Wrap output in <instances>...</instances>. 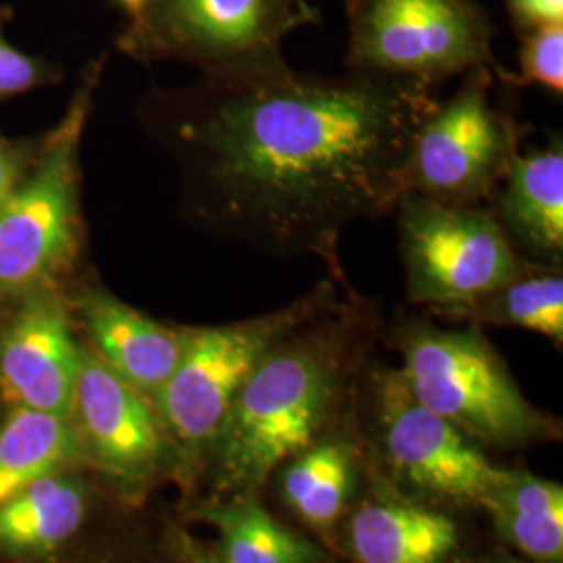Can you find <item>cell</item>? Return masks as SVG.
Here are the masks:
<instances>
[{"mask_svg":"<svg viewBox=\"0 0 563 563\" xmlns=\"http://www.w3.org/2000/svg\"><path fill=\"white\" fill-rule=\"evenodd\" d=\"M434 86L299 71L284 55L155 92L142 123L176 159L181 211L225 241L342 269L344 230L393 213Z\"/></svg>","mask_w":563,"mask_h":563,"instance_id":"1","label":"cell"},{"mask_svg":"<svg viewBox=\"0 0 563 563\" xmlns=\"http://www.w3.org/2000/svg\"><path fill=\"white\" fill-rule=\"evenodd\" d=\"M104 60H95L53 130L38 159L0 207V307L80 274L86 249L81 205V141L101 86Z\"/></svg>","mask_w":563,"mask_h":563,"instance_id":"2","label":"cell"},{"mask_svg":"<svg viewBox=\"0 0 563 563\" xmlns=\"http://www.w3.org/2000/svg\"><path fill=\"white\" fill-rule=\"evenodd\" d=\"M297 330L249 376L218 437L223 478L236 488L262 484L278 463L313 443L339 395L346 363L342 330Z\"/></svg>","mask_w":563,"mask_h":563,"instance_id":"3","label":"cell"},{"mask_svg":"<svg viewBox=\"0 0 563 563\" xmlns=\"http://www.w3.org/2000/svg\"><path fill=\"white\" fill-rule=\"evenodd\" d=\"M397 342L399 372L411 395L470 439L514 444L549 430L478 325L443 330L411 323Z\"/></svg>","mask_w":563,"mask_h":563,"instance_id":"4","label":"cell"},{"mask_svg":"<svg viewBox=\"0 0 563 563\" xmlns=\"http://www.w3.org/2000/svg\"><path fill=\"white\" fill-rule=\"evenodd\" d=\"M334 282H322L299 301L255 320L181 328L180 360L155 399L172 434L186 444L216 441L249 376L288 332L332 302Z\"/></svg>","mask_w":563,"mask_h":563,"instance_id":"5","label":"cell"},{"mask_svg":"<svg viewBox=\"0 0 563 563\" xmlns=\"http://www.w3.org/2000/svg\"><path fill=\"white\" fill-rule=\"evenodd\" d=\"M346 67L437 86L497 69L493 23L478 0H349Z\"/></svg>","mask_w":563,"mask_h":563,"instance_id":"6","label":"cell"},{"mask_svg":"<svg viewBox=\"0 0 563 563\" xmlns=\"http://www.w3.org/2000/svg\"><path fill=\"white\" fill-rule=\"evenodd\" d=\"M322 13L313 0H151L118 48L142 63L180 60L201 74L282 55V42Z\"/></svg>","mask_w":563,"mask_h":563,"instance_id":"7","label":"cell"},{"mask_svg":"<svg viewBox=\"0 0 563 563\" xmlns=\"http://www.w3.org/2000/svg\"><path fill=\"white\" fill-rule=\"evenodd\" d=\"M497 69L463 74L457 92L428 113L409 151L405 195L455 207L495 197L520 153L518 123L493 102Z\"/></svg>","mask_w":563,"mask_h":563,"instance_id":"8","label":"cell"},{"mask_svg":"<svg viewBox=\"0 0 563 563\" xmlns=\"http://www.w3.org/2000/svg\"><path fill=\"white\" fill-rule=\"evenodd\" d=\"M409 299L451 311L541 267L522 260L483 207L402 195L395 207Z\"/></svg>","mask_w":563,"mask_h":563,"instance_id":"9","label":"cell"},{"mask_svg":"<svg viewBox=\"0 0 563 563\" xmlns=\"http://www.w3.org/2000/svg\"><path fill=\"white\" fill-rule=\"evenodd\" d=\"M67 286L4 305L0 395L11 407L71 418L81 346L74 336Z\"/></svg>","mask_w":563,"mask_h":563,"instance_id":"10","label":"cell"},{"mask_svg":"<svg viewBox=\"0 0 563 563\" xmlns=\"http://www.w3.org/2000/svg\"><path fill=\"white\" fill-rule=\"evenodd\" d=\"M378 405L390 460L420 488L483 505L511 476L488 462L457 426L423 407L401 372L380 376Z\"/></svg>","mask_w":563,"mask_h":563,"instance_id":"11","label":"cell"},{"mask_svg":"<svg viewBox=\"0 0 563 563\" xmlns=\"http://www.w3.org/2000/svg\"><path fill=\"white\" fill-rule=\"evenodd\" d=\"M71 418L99 462L120 476H142L162 457L155 401L125 383L90 346H81Z\"/></svg>","mask_w":563,"mask_h":563,"instance_id":"12","label":"cell"},{"mask_svg":"<svg viewBox=\"0 0 563 563\" xmlns=\"http://www.w3.org/2000/svg\"><path fill=\"white\" fill-rule=\"evenodd\" d=\"M67 297L88 332L90 349L125 383L153 401L181 353V328H167L120 301L97 278H81Z\"/></svg>","mask_w":563,"mask_h":563,"instance_id":"13","label":"cell"},{"mask_svg":"<svg viewBox=\"0 0 563 563\" xmlns=\"http://www.w3.org/2000/svg\"><path fill=\"white\" fill-rule=\"evenodd\" d=\"M493 199L490 213L522 260L562 269V136L551 139L544 148L518 153Z\"/></svg>","mask_w":563,"mask_h":563,"instance_id":"14","label":"cell"},{"mask_svg":"<svg viewBox=\"0 0 563 563\" xmlns=\"http://www.w3.org/2000/svg\"><path fill=\"white\" fill-rule=\"evenodd\" d=\"M351 544L362 563H444L457 526L418 505L365 504L351 520Z\"/></svg>","mask_w":563,"mask_h":563,"instance_id":"15","label":"cell"},{"mask_svg":"<svg viewBox=\"0 0 563 563\" xmlns=\"http://www.w3.org/2000/svg\"><path fill=\"white\" fill-rule=\"evenodd\" d=\"M80 432L74 418L11 407L0 428V507L25 486L74 460Z\"/></svg>","mask_w":563,"mask_h":563,"instance_id":"16","label":"cell"},{"mask_svg":"<svg viewBox=\"0 0 563 563\" xmlns=\"http://www.w3.org/2000/svg\"><path fill=\"white\" fill-rule=\"evenodd\" d=\"M483 507L509 543L544 563L563 560V488L528 474H516L497 486Z\"/></svg>","mask_w":563,"mask_h":563,"instance_id":"17","label":"cell"},{"mask_svg":"<svg viewBox=\"0 0 563 563\" xmlns=\"http://www.w3.org/2000/svg\"><path fill=\"white\" fill-rule=\"evenodd\" d=\"M80 486L46 474L0 507V547L13 553L53 551L76 534L84 520Z\"/></svg>","mask_w":563,"mask_h":563,"instance_id":"18","label":"cell"},{"mask_svg":"<svg viewBox=\"0 0 563 563\" xmlns=\"http://www.w3.org/2000/svg\"><path fill=\"white\" fill-rule=\"evenodd\" d=\"M476 322L516 325L562 344L563 274L553 267H534L474 301L446 311Z\"/></svg>","mask_w":563,"mask_h":563,"instance_id":"19","label":"cell"},{"mask_svg":"<svg viewBox=\"0 0 563 563\" xmlns=\"http://www.w3.org/2000/svg\"><path fill=\"white\" fill-rule=\"evenodd\" d=\"M222 534L223 563H318L301 537L276 522L262 505L239 501L207 511Z\"/></svg>","mask_w":563,"mask_h":563,"instance_id":"20","label":"cell"},{"mask_svg":"<svg viewBox=\"0 0 563 563\" xmlns=\"http://www.w3.org/2000/svg\"><path fill=\"white\" fill-rule=\"evenodd\" d=\"M353 483V465L341 444L305 449L284 476V495L292 509L318 528L341 516Z\"/></svg>","mask_w":563,"mask_h":563,"instance_id":"21","label":"cell"},{"mask_svg":"<svg viewBox=\"0 0 563 563\" xmlns=\"http://www.w3.org/2000/svg\"><path fill=\"white\" fill-rule=\"evenodd\" d=\"M520 74H505L497 69L504 80L516 86L539 84L555 95L563 92V23L532 30L520 36Z\"/></svg>","mask_w":563,"mask_h":563,"instance_id":"22","label":"cell"},{"mask_svg":"<svg viewBox=\"0 0 563 563\" xmlns=\"http://www.w3.org/2000/svg\"><path fill=\"white\" fill-rule=\"evenodd\" d=\"M11 15L9 7H0V102L60 80V69L53 60L23 53L7 38Z\"/></svg>","mask_w":563,"mask_h":563,"instance_id":"23","label":"cell"},{"mask_svg":"<svg viewBox=\"0 0 563 563\" xmlns=\"http://www.w3.org/2000/svg\"><path fill=\"white\" fill-rule=\"evenodd\" d=\"M44 134L32 139H11L0 132V207L13 195L38 159Z\"/></svg>","mask_w":563,"mask_h":563,"instance_id":"24","label":"cell"},{"mask_svg":"<svg viewBox=\"0 0 563 563\" xmlns=\"http://www.w3.org/2000/svg\"><path fill=\"white\" fill-rule=\"evenodd\" d=\"M507 11L520 36L563 23V0H507Z\"/></svg>","mask_w":563,"mask_h":563,"instance_id":"25","label":"cell"},{"mask_svg":"<svg viewBox=\"0 0 563 563\" xmlns=\"http://www.w3.org/2000/svg\"><path fill=\"white\" fill-rule=\"evenodd\" d=\"M181 551H184L186 563H223L220 558H216L213 553L202 549L201 544L195 543L192 539H186V537L181 539Z\"/></svg>","mask_w":563,"mask_h":563,"instance_id":"26","label":"cell"},{"mask_svg":"<svg viewBox=\"0 0 563 563\" xmlns=\"http://www.w3.org/2000/svg\"><path fill=\"white\" fill-rule=\"evenodd\" d=\"M115 2L128 13L130 20H136L142 11L148 7L151 0H115Z\"/></svg>","mask_w":563,"mask_h":563,"instance_id":"27","label":"cell"}]
</instances>
